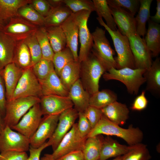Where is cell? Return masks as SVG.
I'll use <instances>...</instances> for the list:
<instances>
[{"label": "cell", "mask_w": 160, "mask_h": 160, "mask_svg": "<svg viewBox=\"0 0 160 160\" xmlns=\"http://www.w3.org/2000/svg\"><path fill=\"white\" fill-rule=\"evenodd\" d=\"M156 12L155 14L150 16L149 20L151 21L159 24L160 23V0H156Z\"/></svg>", "instance_id": "obj_52"}, {"label": "cell", "mask_w": 160, "mask_h": 160, "mask_svg": "<svg viewBox=\"0 0 160 160\" xmlns=\"http://www.w3.org/2000/svg\"><path fill=\"white\" fill-rule=\"evenodd\" d=\"M43 115H59L73 108V104L69 97L51 95L44 96L39 103Z\"/></svg>", "instance_id": "obj_16"}, {"label": "cell", "mask_w": 160, "mask_h": 160, "mask_svg": "<svg viewBox=\"0 0 160 160\" xmlns=\"http://www.w3.org/2000/svg\"><path fill=\"white\" fill-rule=\"evenodd\" d=\"M106 70L91 52L87 58L80 63V73L83 86L90 95L99 91V82Z\"/></svg>", "instance_id": "obj_4"}, {"label": "cell", "mask_w": 160, "mask_h": 160, "mask_svg": "<svg viewBox=\"0 0 160 160\" xmlns=\"http://www.w3.org/2000/svg\"><path fill=\"white\" fill-rule=\"evenodd\" d=\"M3 118L0 113V132L5 127Z\"/></svg>", "instance_id": "obj_55"}, {"label": "cell", "mask_w": 160, "mask_h": 160, "mask_svg": "<svg viewBox=\"0 0 160 160\" xmlns=\"http://www.w3.org/2000/svg\"><path fill=\"white\" fill-rule=\"evenodd\" d=\"M24 41L30 53L33 66L42 58L41 50L36 39L35 33L28 37L24 40Z\"/></svg>", "instance_id": "obj_41"}, {"label": "cell", "mask_w": 160, "mask_h": 160, "mask_svg": "<svg viewBox=\"0 0 160 160\" xmlns=\"http://www.w3.org/2000/svg\"><path fill=\"white\" fill-rule=\"evenodd\" d=\"M92 1L98 17L103 18L107 26L111 30L113 31L117 30L116 25L107 0H93Z\"/></svg>", "instance_id": "obj_35"}, {"label": "cell", "mask_w": 160, "mask_h": 160, "mask_svg": "<svg viewBox=\"0 0 160 160\" xmlns=\"http://www.w3.org/2000/svg\"><path fill=\"white\" fill-rule=\"evenodd\" d=\"M59 115H46L42 118L37 129L29 139L31 146L38 148L52 136L57 124Z\"/></svg>", "instance_id": "obj_15"}, {"label": "cell", "mask_w": 160, "mask_h": 160, "mask_svg": "<svg viewBox=\"0 0 160 160\" xmlns=\"http://www.w3.org/2000/svg\"><path fill=\"white\" fill-rule=\"evenodd\" d=\"M6 102L5 85L3 78L0 73V113L4 117L5 115Z\"/></svg>", "instance_id": "obj_49"}, {"label": "cell", "mask_w": 160, "mask_h": 160, "mask_svg": "<svg viewBox=\"0 0 160 160\" xmlns=\"http://www.w3.org/2000/svg\"><path fill=\"white\" fill-rule=\"evenodd\" d=\"M87 138H83L80 136L78 130L77 123H75L51 154L53 158L55 160L73 152L82 151Z\"/></svg>", "instance_id": "obj_11"}, {"label": "cell", "mask_w": 160, "mask_h": 160, "mask_svg": "<svg viewBox=\"0 0 160 160\" xmlns=\"http://www.w3.org/2000/svg\"><path fill=\"white\" fill-rule=\"evenodd\" d=\"M84 113L92 129L97 124L103 114L101 109L90 105Z\"/></svg>", "instance_id": "obj_45"}, {"label": "cell", "mask_w": 160, "mask_h": 160, "mask_svg": "<svg viewBox=\"0 0 160 160\" xmlns=\"http://www.w3.org/2000/svg\"><path fill=\"white\" fill-rule=\"evenodd\" d=\"M29 139L10 127L5 126L0 132V152L12 151L25 152L29 151Z\"/></svg>", "instance_id": "obj_9"}, {"label": "cell", "mask_w": 160, "mask_h": 160, "mask_svg": "<svg viewBox=\"0 0 160 160\" xmlns=\"http://www.w3.org/2000/svg\"><path fill=\"white\" fill-rule=\"evenodd\" d=\"M108 6L119 31L121 34L127 36L129 34L136 33L134 16L121 7Z\"/></svg>", "instance_id": "obj_17"}, {"label": "cell", "mask_w": 160, "mask_h": 160, "mask_svg": "<svg viewBox=\"0 0 160 160\" xmlns=\"http://www.w3.org/2000/svg\"><path fill=\"white\" fill-rule=\"evenodd\" d=\"M79 121L77 123L78 131L83 138H87L92 128L83 112H78Z\"/></svg>", "instance_id": "obj_44"}, {"label": "cell", "mask_w": 160, "mask_h": 160, "mask_svg": "<svg viewBox=\"0 0 160 160\" xmlns=\"http://www.w3.org/2000/svg\"><path fill=\"white\" fill-rule=\"evenodd\" d=\"M64 2L73 13L83 10L95 11L93 2L90 0H64Z\"/></svg>", "instance_id": "obj_42"}, {"label": "cell", "mask_w": 160, "mask_h": 160, "mask_svg": "<svg viewBox=\"0 0 160 160\" xmlns=\"http://www.w3.org/2000/svg\"><path fill=\"white\" fill-rule=\"evenodd\" d=\"M152 0H140V7L135 19L136 33L144 38L146 32V24L150 17V9Z\"/></svg>", "instance_id": "obj_30"}, {"label": "cell", "mask_w": 160, "mask_h": 160, "mask_svg": "<svg viewBox=\"0 0 160 160\" xmlns=\"http://www.w3.org/2000/svg\"><path fill=\"white\" fill-rule=\"evenodd\" d=\"M93 44L91 52L98 59L106 70L116 68V63L113 56L115 54L106 38L105 31L97 27L92 33Z\"/></svg>", "instance_id": "obj_5"}, {"label": "cell", "mask_w": 160, "mask_h": 160, "mask_svg": "<svg viewBox=\"0 0 160 160\" xmlns=\"http://www.w3.org/2000/svg\"><path fill=\"white\" fill-rule=\"evenodd\" d=\"M31 4L34 9L44 17L51 8L47 0H33Z\"/></svg>", "instance_id": "obj_47"}, {"label": "cell", "mask_w": 160, "mask_h": 160, "mask_svg": "<svg viewBox=\"0 0 160 160\" xmlns=\"http://www.w3.org/2000/svg\"><path fill=\"white\" fill-rule=\"evenodd\" d=\"M26 152L12 151L0 153V160H27Z\"/></svg>", "instance_id": "obj_46"}, {"label": "cell", "mask_w": 160, "mask_h": 160, "mask_svg": "<svg viewBox=\"0 0 160 160\" xmlns=\"http://www.w3.org/2000/svg\"><path fill=\"white\" fill-rule=\"evenodd\" d=\"M46 28L50 44L54 53L64 49L66 46V39L61 26Z\"/></svg>", "instance_id": "obj_33"}, {"label": "cell", "mask_w": 160, "mask_h": 160, "mask_svg": "<svg viewBox=\"0 0 160 160\" xmlns=\"http://www.w3.org/2000/svg\"><path fill=\"white\" fill-rule=\"evenodd\" d=\"M39 27L17 16L11 19L5 24L1 31L17 42L24 40L35 33Z\"/></svg>", "instance_id": "obj_13"}, {"label": "cell", "mask_w": 160, "mask_h": 160, "mask_svg": "<svg viewBox=\"0 0 160 160\" xmlns=\"http://www.w3.org/2000/svg\"><path fill=\"white\" fill-rule=\"evenodd\" d=\"M40 100L39 97L30 96L7 101L3 118L5 126L11 128L16 125L32 107L40 103Z\"/></svg>", "instance_id": "obj_6"}, {"label": "cell", "mask_w": 160, "mask_h": 160, "mask_svg": "<svg viewBox=\"0 0 160 160\" xmlns=\"http://www.w3.org/2000/svg\"><path fill=\"white\" fill-rule=\"evenodd\" d=\"M17 42L0 31V62L4 67L13 62Z\"/></svg>", "instance_id": "obj_27"}, {"label": "cell", "mask_w": 160, "mask_h": 160, "mask_svg": "<svg viewBox=\"0 0 160 160\" xmlns=\"http://www.w3.org/2000/svg\"><path fill=\"white\" fill-rule=\"evenodd\" d=\"M48 146L47 142L37 148H33L30 146L29 150L30 155L27 160H40V155L42 151Z\"/></svg>", "instance_id": "obj_50"}, {"label": "cell", "mask_w": 160, "mask_h": 160, "mask_svg": "<svg viewBox=\"0 0 160 160\" xmlns=\"http://www.w3.org/2000/svg\"><path fill=\"white\" fill-rule=\"evenodd\" d=\"M78 117V112L73 108L65 110L59 115L55 132L47 142L49 146H52L53 151L55 150L62 139L71 128Z\"/></svg>", "instance_id": "obj_12"}, {"label": "cell", "mask_w": 160, "mask_h": 160, "mask_svg": "<svg viewBox=\"0 0 160 160\" xmlns=\"http://www.w3.org/2000/svg\"><path fill=\"white\" fill-rule=\"evenodd\" d=\"M43 115L39 103L32 107L11 128L30 139L37 129Z\"/></svg>", "instance_id": "obj_14"}, {"label": "cell", "mask_w": 160, "mask_h": 160, "mask_svg": "<svg viewBox=\"0 0 160 160\" xmlns=\"http://www.w3.org/2000/svg\"><path fill=\"white\" fill-rule=\"evenodd\" d=\"M129 146L122 145L109 136L103 138L101 146L100 160L123 156L128 151Z\"/></svg>", "instance_id": "obj_23"}, {"label": "cell", "mask_w": 160, "mask_h": 160, "mask_svg": "<svg viewBox=\"0 0 160 160\" xmlns=\"http://www.w3.org/2000/svg\"><path fill=\"white\" fill-rule=\"evenodd\" d=\"M129 146L128 151L123 155L122 160H149L151 158L146 145L141 143Z\"/></svg>", "instance_id": "obj_38"}, {"label": "cell", "mask_w": 160, "mask_h": 160, "mask_svg": "<svg viewBox=\"0 0 160 160\" xmlns=\"http://www.w3.org/2000/svg\"><path fill=\"white\" fill-rule=\"evenodd\" d=\"M99 23L103 27L110 35L117 54L115 58L117 69L125 67L135 68V61L127 37L123 35L118 29L113 31L110 29L102 18L97 17Z\"/></svg>", "instance_id": "obj_3"}, {"label": "cell", "mask_w": 160, "mask_h": 160, "mask_svg": "<svg viewBox=\"0 0 160 160\" xmlns=\"http://www.w3.org/2000/svg\"><path fill=\"white\" fill-rule=\"evenodd\" d=\"M40 160H55L53 158L51 154H45L42 157Z\"/></svg>", "instance_id": "obj_54"}, {"label": "cell", "mask_w": 160, "mask_h": 160, "mask_svg": "<svg viewBox=\"0 0 160 160\" xmlns=\"http://www.w3.org/2000/svg\"><path fill=\"white\" fill-rule=\"evenodd\" d=\"M127 36L133 55L135 68L145 70L149 69L153 62L152 56L144 38L137 33L129 34Z\"/></svg>", "instance_id": "obj_10"}, {"label": "cell", "mask_w": 160, "mask_h": 160, "mask_svg": "<svg viewBox=\"0 0 160 160\" xmlns=\"http://www.w3.org/2000/svg\"><path fill=\"white\" fill-rule=\"evenodd\" d=\"M32 0H0V19L5 23L17 16L19 9L31 4Z\"/></svg>", "instance_id": "obj_25"}, {"label": "cell", "mask_w": 160, "mask_h": 160, "mask_svg": "<svg viewBox=\"0 0 160 160\" xmlns=\"http://www.w3.org/2000/svg\"><path fill=\"white\" fill-rule=\"evenodd\" d=\"M24 70L12 62L4 66L1 73L5 85L7 101L11 100Z\"/></svg>", "instance_id": "obj_18"}, {"label": "cell", "mask_w": 160, "mask_h": 160, "mask_svg": "<svg viewBox=\"0 0 160 160\" xmlns=\"http://www.w3.org/2000/svg\"><path fill=\"white\" fill-rule=\"evenodd\" d=\"M123 159V156H120L116 157L112 160H122Z\"/></svg>", "instance_id": "obj_57"}, {"label": "cell", "mask_w": 160, "mask_h": 160, "mask_svg": "<svg viewBox=\"0 0 160 160\" xmlns=\"http://www.w3.org/2000/svg\"><path fill=\"white\" fill-rule=\"evenodd\" d=\"M55 160H84L82 152L81 151L73 152Z\"/></svg>", "instance_id": "obj_51"}, {"label": "cell", "mask_w": 160, "mask_h": 160, "mask_svg": "<svg viewBox=\"0 0 160 160\" xmlns=\"http://www.w3.org/2000/svg\"><path fill=\"white\" fill-rule=\"evenodd\" d=\"M4 67L3 66L1 63L0 62V73H1L2 72Z\"/></svg>", "instance_id": "obj_58"}, {"label": "cell", "mask_w": 160, "mask_h": 160, "mask_svg": "<svg viewBox=\"0 0 160 160\" xmlns=\"http://www.w3.org/2000/svg\"><path fill=\"white\" fill-rule=\"evenodd\" d=\"M145 91H143L134 100L131 107L133 111H141L147 107L148 101L145 96Z\"/></svg>", "instance_id": "obj_48"}, {"label": "cell", "mask_w": 160, "mask_h": 160, "mask_svg": "<svg viewBox=\"0 0 160 160\" xmlns=\"http://www.w3.org/2000/svg\"><path fill=\"white\" fill-rule=\"evenodd\" d=\"M91 12V11L83 10L73 13L79 27L80 47L78 61L80 63L85 60L91 52L93 44L92 35L87 25L88 19Z\"/></svg>", "instance_id": "obj_7"}, {"label": "cell", "mask_w": 160, "mask_h": 160, "mask_svg": "<svg viewBox=\"0 0 160 160\" xmlns=\"http://www.w3.org/2000/svg\"><path fill=\"white\" fill-rule=\"evenodd\" d=\"M51 8L56 7L65 4L64 0H47Z\"/></svg>", "instance_id": "obj_53"}, {"label": "cell", "mask_w": 160, "mask_h": 160, "mask_svg": "<svg viewBox=\"0 0 160 160\" xmlns=\"http://www.w3.org/2000/svg\"><path fill=\"white\" fill-rule=\"evenodd\" d=\"M80 74V63L73 60L66 65L62 70L59 77L63 85L69 90L78 79Z\"/></svg>", "instance_id": "obj_29"}, {"label": "cell", "mask_w": 160, "mask_h": 160, "mask_svg": "<svg viewBox=\"0 0 160 160\" xmlns=\"http://www.w3.org/2000/svg\"><path fill=\"white\" fill-rule=\"evenodd\" d=\"M102 135L121 138L129 145L141 143L143 138V133L139 128L131 125L127 129L123 128L110 121L103 114L87 137Z\"/></svg>", "instance_id": "obj_1"}, {"label": "cell", "mask_w": 160, "mask_h": 160, "mask_svg": "<svg viewBox=\"0 0 160 160\" xmlns=\"http://www.w3.org/2000/svg\"><path fill=\"white\" fill-rule=\"evenodd\" d=\"M116 94L109 89H104L90 95L89 105L101 109L117 101Z\"/></svg>", "instance_id": "obj_34"}, {"label": "cell", "mask_w": 160, "mask_h": 160, "mask_svg": "<svg viewBox=\"0 0 160 160\" xmlns=\"http://www.w3.org/2000/svg\"><path fill=\"white\" fill-rule=\"evenodd\" d=\"M35 35L41 48L42 58L52 61L54 53L50 44L46 27H39Z\"/></svg>", "instance_id": "obj_37"}, {"label": "cell", "mask_w": 160, "mask_h": 160, "mask_svg": "<svg viewBox=\"0 0 160 160\" xmlns=\"http://www.w3.org/2000/svg\"><path fill=\"white\" fill-rule=\"evenodd\" d=\"M13 62L23 70L32 66L30 53L24 40L17 42Z\"/></svg>", "instance_id": "obj_32"}, {"label": "cell", "mask_w": 160, "mask_h": 160, "mask_svg": "<svg viewBox=\"0 0 160 160\" xmlns=\"http://www.w3.org/2000/svg\"><path fill=\"white\" fill-rule=\"evenodd\" d=\"M60 26L66 37V47H68L71 51L74 60L78 61L79 27L73 13Z\"/></svg>", "instance_id": "obj_19"}, {"label": "cell", "mask_w": 160, "mask_h": 160, "mask_svg": "<svg viewBox=\"0 0 160 160\" xmlns=\"http://www.w3.org/2000/svg\"><path fill=\"white\" fill-rule=\"evenodd\" d=\"M104 137L102 135L87 138L82 152L84 160H99L101 144Z\"/></svg>", "instance_id": "obj_31"}, {"label": "cell", "mask_w": 160, "mask_h": 160, "mask_svg": "<svg viewBox=\"0 0 160 160\" xmlns=\"http://www.w3.org/2000/svg\"><path fill=\"white\" fill-rule=\"evenodd\" d=\"M148 21V29L143 38L152 57H157L160 52V25Z\"/></svg>", "instance_id": "obj_24"}, {"label": "cell", "mask_w": 160, "mask_h": 160, "mask_svg": "<svg viewBox=\"0 0 160 160\" xmlns=\"http://www.w3.org/2000/svg\"><path fill=\"white\" fill-rule=\"evenodd\" d=\"M32 69L38 80L45 79L55 70L52 61L43 58L32 66Z\"/></svg>", "instance_id": "obj_40"}, {"label": "cell", "mask_w": 160, "mask_h": 160, "mask_svg": "<svg viewBox=\"0 0 160 160\" xmlns=\"http://www.w3.org/2000/svg\"><path fill=\"white\" fill-rule=\"evenodd\" d=\"M17 16L39 27L44 26V17L34 9L31 4L20 8L18 12Z\"/></svg>", "instance_id": "obj_36"}, {"label": "cell", "mask_w": 160, "mask_h": 160, "mask_svg": "<svg viewBox=\"0 0 160 160\" xmlns=\"http://www.w3.org/2000/svg\"><path fill=\"white\" fill-rule=\"evenodd\" d=\"M143 76L146 79V90L155 93L160 91V58L157 57Z\"/></svg>", "instance_id": "obj_28"}, {"label": "cell", "mask_w": 160, "mask_h": 160, "mask_svg": "<svg viewBox=\"0 0 160 160\" xmlns=\"http://www.w3.org/2000/svg\"><path fill=\"white\" fill-rule=\"evenodd\" d=\"M109 5L114 6L127 10L134 16L140 7V0H107Z\"/></svg>", "instance_id": "obj_43"}, {"label": "cell", "mask_w": 160, "mask_h": 160, "mask_svg": "<svg viewBox=\"0 0 160 160\" xmlns=\"http://www.w3.org/2000/svg\"><path fill=\"white\" fill-rule=\"evenodd\" d=\"M73 60H75L73 53L67 47L54 53L52 61L55 71L59 77L63 68L68 63Z\"/></svg>", "instance_id": "obj_39"}, {"label": "cell", "mask_w": 160, "mask_h": 160, "mask_svg": "<svg viewBox=\"0 0 160 160\" xmlns=\"http://www.w3.org/2000/svg\"><path fill=\"white\" fill-rule=\"evenodd\" d=\"M73 13L71 9L65 4L51 8L44 17L45 27L60 26Z\"/></svg>", "instance_id": "obj_26"}, {"label": "cell", "mask_w": 160, "mask_h": 160, "mask_svg": "<svg viewBox=\"0 0 160 160\" xmlns=\"http://www.w3.org/2000/svg\"><path fill=\"white\" fill-rule=\"evenodd\" d=\"M5 25V24L0 19V31H1Z\"/></svg>", "instance_id": "obj_56"}, {"label": "cell", "mask_w": 160, "mask_h": 160, "mask_svg": "<svg viewBox=\"0 0 160 160\" xmlns=\"http://www.w3.org/2000/svg\"><path fill=\"white\" fill-rule=\"evenodd\" d=\"M101 109L104 115L119 126L124 124L129 118V110L126 105L117 101Z\"/></svg>", "instance_id": "obj_22"}, {"label": "cell", "mask_w": 160, "mask_h": 160, "mask_svg": "<svg viewBox=\"0 0 160 160\" xmlns=\"http://www.w3.org/2000/svg\"><path fill=\"white\" fill-rule=\"evenodd\" d=\"M39 81L43 96L51 95L68 96L69 90L63 85L55 70L45 79Z\"/></svg>", "instance_id": "obj_20"}, {"label": "cell", "mask_w": 160, "mask_h": 160, "mask_svg": "<svg viewBox=\"0 0 160 160\" xmlns=\"http://www.w3.org/2000/svg\"><path fill=\"white\" fill-rule=\"evenodd\" d=\"M68 96L73 103L74 108L78 112H84L89 106L90 95L84 89L80 79L70 87Z\"/></svg>", "instance_id": "obj_21"}, {"label": "cell", "mask_w": 160, "mask_h": 160, "mask_svg": "<svg viewBox=\"0 0 160 160\" xmlns=\"http://www.w3.org/2000/svg\"><path fill=\"white\" fill-rule=\"evenodd\" d=\"M145 70L125 67L120 69L112 68L103 75L106 81H119L126 86L127 91L131 94L137 95L141 86L146 82L143 76Z\"/></svg>", "instance_id": "obj_2"}, {"label": "cell", "mask_w": 160, "mask_h": 160, "mask_svg": "<svg viewBox=\"0 0 160 160\" xmlns=\"http://www.w3.org/2000/svg\"><path fill=\"white\" fill-rule=\"evenodd\" d=\"M30 96L40 98L43 96L39 80L33 72L32 66L24 70L11 100Z\"/></svg>", "instance_id": "obj_8"}]
</instances>
